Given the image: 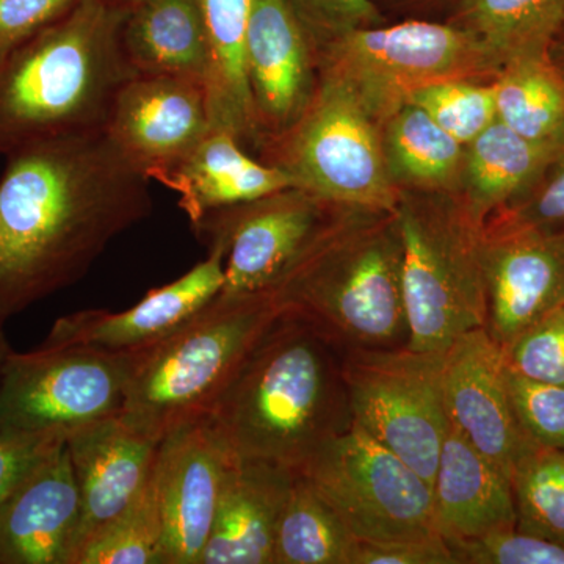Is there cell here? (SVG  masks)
I'll return each instance as SVG.
<instances>
[{"label": "cell", "mask_w": 564, "mask_h": 564, "mask_svg": "<svg viewBox=\"0 0 564 564\" xmlns=\"http://www.w3.org/2000/svg\"><path fill=\"white\" fill-rule=\"evenodd\" d=\"M299 474L361 543L440 536L432 485L355 423Z\"/></svg>", "instance_id": "30bf717a"}, {"label": "cell", "mask_w": 564, "mask_h": 564, "mask_svg": "<svg viewBox=\"0 0 564 564\" xmlns=\"http://www.w3.org/2000/svg\"><path fill=\"white\" fill-rule=\"evenodd\" d=\"M444 403L451 426L508 478L536 445L516 421L503 348L485 328L463 334L445 350Z\"/></svg>", "instance_id": "e0dca14e"}, {"label": "cell", "mask_w": 564, "mask_h": 564, "mask_svg": "<svg viewBox=\"0 0 564 564\" xmlns=\"http://www.w3.org/2000/svg\"><path fill=\"white\" fill-rule=\"evenodd\" d=\"M447 545L456 564H564V545L518 529Z\"/></svg>", "instance_id": "d590c367"}, {"label": "cell", "mask_w": 564, "mask_h": 564, "mask_svg": "<svg viewBox=\"0 0 564 564\" xmlns=\"http://www.w3.org/2000/svg\"><path fill=\"white\" fill-rule=\"evenodd\" d=\"M212 131L202 82L133 76L111 106L106 132L150 181L162 182Z\"/></svg>", "instance_id": "9a60e30c"}, {"label": "cell", "mask_w": 564, "mask_h": 564, "mask_svg": "<svg viewBox=\"0 0 564 564\" xmlns=\"http://www.w3.org/2000/svg\"><path fill=\"white\" fill-rule=\"evenodd\" d=\"M281 313L270 292L218 295L176 332L126 351L129 370L121 414L161 440L173 426L206 414Z\"/></svg>", "instance_id": "5b68a950"}, {"label": "cell", "mask_w": 564, "mask_h": 564, "mask_svg": "<svg viewBox=\"0 0 564 564\" xmlns=\"http://www.w3.org/2000/svg\"><path fill=\"white\" fill-rule=\"evenodd\" d=\"M261 154L295 187L334 206L393 212L400 188L386 165L383 122L343 82L318 73L313 101Z\"/></svg>", "instance_id": "ba28073f"}, {"label": "cell", "mask_w": 564, "mask_h": 564, "mask_svg": "<svg viewBox=\"0 0 564 564\" xmlns=\"http://www.w3.org/2000/svg\"><path fill=\"white\" fill-rule=\"evenodd\" d=\"M315 46L352 29L384 24L383 10L373 0H291Z\"/></svg>", "instance_id": "f35d334b"}, {"label": "cell", "mask_w": 564, "mask_h": 564, "mask_svg": "<svg viewBox=\"0 0 564 564\" xmlns=\"http://www.w3.org/2000/svg\"><path fill=\"white\" fill-rule=\"evenodd\" d=\"M402 262L393 212L339 206L270 293L340 350L404 347Z\"/></svg>", "instance_id": "277c9868"}, {"label": "cell", "mask_w": 564, "mask_h": 564, "mask_svg": "<svg viewBox=\"0 0 564 564\" xmlns=\"http://www.w3.org/2000/svg\"><path fill=\"white\" fill-rule=\"evenodd\" d=\"M492 84L497 120L532 141L564 140V85L551 58L507 63Z\"/></svg>", "instance_id": "f546056e"}, {"label": "cell", "mask_w": 564, "mask_h": 564, "mask_svg": "<svg viewBox=\"0 0 564 564\" xmlns=\"http://www.w3.org/2000/svg\"><path fill=\"white\" fill-rule=\"evenodd\" d=\"M74 564H163V524L152 473L131 507L96 534Z\"/></svg>", "instance_id": "1f68e13d"}, {"label": "cell", "mask_w": 564, "mask_h": 564, "mask_svg": "<svg viewBox=\"0 0 564 564\" xmlns=\"http://www.w3.org/2000/svg\"><path fill=\"white\" fill-rule=\"evenodd\" d=\"M507 386L522 432L534 444L564 451V388L527 378L508 364Z\"/></svg>", "instance_id": "836d02e7"}, {"label": "cell", "mask_w": 564, "mask_h": 564, "mask_svg": "<svg viewBox=\"0 0 564 564\" xmlns=\"http://www.w3.org/2000/svg\"><path fill=\"white\" fill-rule=\"evenodd\" d=\"M406 102L421 107L440 128L464 147L497 121L492 80L436 82L419 88Z\"/></svg>", "instance_id": "d6a6232c"}, {"label": "cell", "mask_w": 564, "mask_h": 564, "mask_svg": "<svg viewBox=\"0 0 564 564\" xmlns=\"http://www.w3.org/2000/svg\"><path fill=\"white\" fill-rule=\"evenodd\" d=\"M447 9V21L477 36L500 69L549 58L564 32V0H451Z\"/></svg>", "instance_id": "4316f807"}, {"label": "cell", "mask_w": 564, "mask_h": 564, "mask_svg": "<svg viewBox=\"0 0 564 564\" xmlns=\"http://www.w3.org/2000/svg\"><path fill=\"white\" fill-rule=\"evenodd\" d=\"M402 240L406 347L445 351L485 328L484 223L455 193L403 191L393 210Z\"/></svg>", "instance_id": "8992f818"}, {"label": "cell", "mask_w": 564, "mask_h": 564, "mask_svg": "<svg viewBox=\"0 0 564 564\" xmlns=\"http://www.w3.org/2000/svg\"><path fill=\"white\" fill-rule=\"evenodd\" d=\"M563 143L532 141L499 120L492 122L466 147L459 196L485 225L532 187Z\"/></svg>", "instance_id": "484cf974"}, {"label": "cell", "mask_w": 564, "mask_h": 564, "mask_svg": "<svg viewBox=\"0 0 564 564\" xmlns=\"http://www.w3.org/2000/svg\"><path fill=\"white\" fill-rule=\"evenodd\" d=\"M386 165L403 191L462 192L466 147L406 102L383 122Z\"/></svg>", "instance_id": "83f0119b"}, {"label": "cell", "mask_w": 564, "mask_h": 564, "mask_svg": "<svg viewBox=\"0 0 564 564\" xmlns=\"http://www.w3.org/2000/svg\"><path fill=\"white\" fill-rule=\"evenodd\" d=\"M434 522L445 543L516 529L511 480L448 423L433 485Z\"/></svg>", "instance_id": "7402d4cb"}, {"label": "cell", "mask_w": 564, "mask_h": 564, "mask_svg": "<svg viewBox=\"0 0 564 564\" xmlns=\"http://www.w3.org/2000/svg\"><path fill=\"white\" fill-rule=\"evenodd\" d=\"M161 441L141 432L121 413L68 434L66 448L80 503L69 564H74L82 549L124 513L143 491Z\"/></svg>", "instance_id": "ac0fdd59"}, {"label": "cell", "mask_w": 564, "mask_h": 564, "mask_svg": "<svg viewBox=\"0 0 564 564\" xmlns=\"http://www.w3.org/2000/svg\"><path fill=\"white\" fill-rule=\"evenodd\" d=\"M68 434L0 429V508L61 451Z\"/></svg>", "instance_id": "8d00e7d4"}, {"label": "cell", "mask_w": 564, "mask_h": 564, "mask_svg": "<svg viewBox=\"0 0 564 564\" xmlns=\"http://www.w3.org/2000/svg\"><path fill=\"white\" fill-rule=\"evenodd\" d=\"M128 355L90 345L11 351L0 370V429L63 432L121 413Z\"/></svg>", "instance_id": "8fae6325"}, {"label": "cell", "mask_w": 564, "mask_h": 564, "mask_svg": "<svg viewBox=\"0 0 564 564\" xmlns=\"http://www.w3.org/2000/svg\"><path fill=\"white\" fill-rule=\"evenodd\" d=\"M209 254L181 278L152 289L122 313L80 311L58 318L43 345H90L110 351H132L158 343L220 295L225 284V245L206 243Z\"/></svg>", "instance_id": "d6986e66"}, {"label": "cell", "mask_w": 564, "mask_h": 564, "mask_svg": "<svg viewBox=\"0 0 564 564\" xmlns=\"http://www.w3.org/2000/svg\"><path fill=\"white\" fill-rule=\"evenodd\" d=\"M129 9L79 0L0 62V154L106 129L118 91L135 76L121 43Z\"/></svg>", "instance_id": "3957f363"}, {"label": "cell", "mask_w": 564, "mask_h": 564, "mask_svg": "<svg viewBox=\"0 0 564 564\" xmlns=\"http://www.w3.org/2000/svg\"><path fill=\"white\" fill-rule=\"evenodd\" d=\"M503 355L516 372L564 388V306L516 337Z\"/></svg>", "instance_id": "e575fe53"}, {"label": "cell", "mask_w": 564, "mask_h": 564, "mask_svg": "<svg viewBox=\"0 0 564 564\" xmlns=\"http://www.w3.org/2000/svg\"><path fill=\"white\" fill-rule=\"evenodd\" d=\"M383 2L400 10L426 11L437 9V7H448L451 0H383Z\"/></svg>", "instance_id": "b9f144b4"}, {"label": "cell", "mask_w": 564, "mask_h": 564, "mask_svg": "<svg viewBox=\"0 0 564 564\" xmlns=\"http://www.w3.org/2000/svg\"><path fill=\"white\" fill-rule=\"evenodd\" d=\"M3 326H0V370H2L3 362H6L7 356L10 355L11 348L7 343L6 336H3Z\"/></svg>", "instance_id": "ee69618b"}, {"label": "cell", "mask_w": 564, "mask_h": 564, "mask_svg": "<svg viewBox=\"0 0 564 564\" xmlns=\"http://www.w3.org/2000/svg\"><path fill=\"white\" fill-rule=\"evenodd\" d=\"M115 2L122 3L126 7L139 6V3L144 2V0H115Z\"/></svg>", "instance_id": "f6af8a7d"}, {"label": "cell", "mask_w": 564, "mask_h": 564, "mask_svg": "<svg viewBox=\"0 0 564 564\" xmlns=\"http://www.w3.org/2000/svg\"><path fill=\"white\" fill-rule=\"evenodd\" d=\"M481 263L485 329L500 347L564 306V232L488 218Z\"/></svg>", "instance_id": "4fadbf2b"}, {"label": "cell", "mask_w": 564, "mask_h": 564, "mask_svg": "<svg viewBox=\"0 0 564 564\" xmlns=\"http://www.w3.org/2000/svg\"><path fill=\"white\" fill-rule=\"evenodd\" d=\"M352 564H456L447 543L441 536L426 540L361 543Z\"/></svg>", "instance_id": "60d3db41"}, {"label": "cell", "mask_w": 564, "mask_h": 564, "mask_svg": "<svg viewBox=\"0 0 564 564\" xmlns=\"http://www.w3.org/2000/svg\"><path fill=\"white\" fill-rule=\"evenodd\" d=\"M79 513L65 443L0 508V564H69Z\"/></svg>", "instance_id": "44dd1931"}, {"label": "cell", "mask_w": 564, "mask_h": 564, "mask_svg": "<svg viewBox=\"0 0 564 564\" xmlns=\"http://www.w3.org/2000/svg\"><path fill=\"white\" fill-rule=\"evenodd\" d=\"M236 458L207 414L187 419L162 437L152 484L162 516L163 564L199 563Z\"/></svg>", "instance_id": "5bb4252c"}, {"label": "cell", "mask_w": 564, "mask_h": 564, "mask_svg": "<svg viewBox=\"0 0 564 564\" xmlns=\"http://www.w3.org/2000/svg\"><path fill=\"white\" fill-rule=\"evenodd\" d=\"M206 414L237 458L302 473L351 426L343 350L282 311Z\"/></svg>", "instance_id": "7a4b0ae2"}, {"label": "cell", "mask_w": 564, "mask_h": 564, "mask_svg": "<svg viewBox=\"0 0 564 564\" xmlns=\"http://www.w3.org/2000/svg\"><path fill=\"white\" fill-rule=\"evenodd\" d=\"M444 352L413 348L343 350L352 423L433 485L448 432Z\"/></svg>", "instance_id": "9c48e42d"}, {"label": "cell", "mask_w": 564, "mask_h": 564, "mask_svg": "<svg viewBox=\"0 0 564 564\" xmlns=\"http://www.w3.org/2000/svg\"><path fill=\"white\" fill-rule=\"evenodd\" d=\"M295 470L236 458L198 564H273L274 538Z\"/></svg>", "instance_id": "ffe728a7"}, {"label": "cell", "mask_w": 564, "mask_h": 564, "mask_svg": "<svg viewBox=\"0 0 564 564\" xmlns=\"http://www.w3.org/2000/svg\"><path fill=\"white\" fill-rule=\"evenodd\" d=\"M161 184L180 195L192 225L204 215L295 187L278 166L252 159L231 132L212 129Z\"/></svg>", "instance_id": "603a6c76"}, {"label": "cell", "mask_w": 564, "mask_h": 564, "mask_svg": "<svg viewBox=\"0 0 564 564\" xmlns=\"http://www.w3.org/2000/svg\"><path fill=\"white\" fill-rule=\"evenodd\" d=\"M79 0H0V62L65 17Z\"/></svg>", "instance_id": "ab89813d"}, {"label": "cell", "mask_w": 564, "mask_h": 564, "mask_svg": "<svg viewBox=\"0 0 564 564\" xmlns=\"http://www.w3.org/2000/svg\"><path fill=\"white\" fill-rule=\"evenodd\" d=\"M318 73L343 82L384 122L436 82H491L499 63L473 33L451 22L408 20L352 29L318 44Z\"/></svg>", "instance_id": "52a82bcc"}, {"label": "cell", "mask_w": 564, "mask_h": 564, "mask_svg": "<svg viewBox=\"0 0 564 564\" xmlns=\"http://www.w3.org/2000/svg\"><path fill=\"white\" fill-rule=\"evenodd\" d=\"M199 6L209 43L206 93L212 129L231 132L245 148L259 150L247 70L251 0H199Z\"/></svg>", "instance_id": "d4e9b609"}, {"label": "cell", "mask_w": 564, "mask_h": 564, "mask_svg": "<svg viewBox=\"0 0 564 564\" xmlns=\"http://www.w3.org/2000/svg\"><path fill=\"white\" fill-rule=\"evenodd\" d=\"M122 51L135 76H172L206 87L209 43L199 0H144L129 9Z\"/></svg>", "instance_id": "cb8c5ba5"}, {"label": "cell", "mask_w": 564, "mask_h": 564, "mask_svg": "<svg viewBox=\"0 0 564 564\" xmlns=\"http://www.w3.org/2000/svg\"><path fill=\"white\" fill-rule=\"evenodd\" d=\"M549 58H551L552 66H554L560 80L564 85V32L555 41L551 52H549Z\"/></svg>", "instance_id": "7bdbcfd3"}, {"label": "cell", "mask_w": 564, "mask_h": 564, "mask_svg": "<svg viewBox=\"0 0 564 564\" xmlns=\"http://www.w3.org/2000/svg\"><path fill=\"white\" fill-rule=\"evenodd\" d=\"M0 176V326L82 280L152 212L151 181L106 129L50 137L6 155Z\"/></svg>", "instance_id": "6da1fadb"}, {"label": "cell", "mask_w": 564, "mask_h": 564, "mask_svg": "<svg viewBox=\"0 0 564 564\" xmlns=\"http://www.w3.org/2000/svg\"><path fill=\"white\" fill-rule=\"evenodd\" d=\"M521 532L564 545V451L533 445L511 473Z\"/></svg>", "instance_id": "4dcf8cb0"}, {"label": "cell", "mask_w": 564, "mask_h": 564, "mask_svg": "<svg viewBox=\"0 0 564 564\" xmlns=\"http://www.w3.org/2000/svg\"><path fill=\"white\" fill-rule=\"evenodd\" d=\"M358 544L311 481L296 473L278 524L273 564H352Z\"/></svg>", "instance_id": "f1b7e54d"}, {"label": "cell", "mask_w": 564, "mask_h": 564, "mask_svg": "<svg viewBox=\"0 0 564 564\" xmlns=\"http://www.w3.org/2000/svg\"><path fill=\"white\" fill-rule=\"evenodd\" d=\"M491 217L564 232V143L532 187Z\"/></svg>", "instance_id": "74e56055"}, {"label": "cell", "mask_w": 564, "mask_h": 564, "mask_svg": "<svg viewBox=\"0 0 564 564\" xmlns=\"http://www.w3.org/2000/svg\"><path fill=\"white\" fill-rule=\"evenodd\" d=\"M339 206L289 187L204 215L193 229L204 243L225 245L221 296L272 292L310 250Z\"/></svg>", "instance_id": "7c38bea8"}, {"label": "cell", "mask_w": 564, "mask_h": 564, "mask_svg": "<svg viewBox=\"0 0 564 564\" xmlns=\"http://www.w3.org/2000/svg\"><path fill=\"white\" fill-rule=\"evenodd\" d=\"M247 70L261 150L300 120L318 84L317 46L291 0H251Z\"/></svg>", "instance_id": "2e32d148"}]
</instances>
